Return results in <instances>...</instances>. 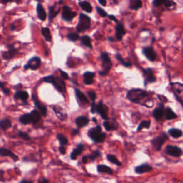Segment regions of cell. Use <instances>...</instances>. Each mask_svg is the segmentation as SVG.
Listing matches in <instances>:
<instances>
[{"label": "cell", "mask_w": 183, "mask_h": 183, "mask_svg": "<svg viewBox=\"0 0 183 183\" xmlns=\"http://www.w3.org/2000/svg\"><path fill=\"white\" fill-rule=\"evenodd\" d=\"M127 98L133 103L145 106V103L150 100V94L144 90L133 89L127 92Z\"/></svg>", "instance_id": "6da1fadb"}, {"label": "cell", "mask_w": 183, "mask_h": 183, "mask_svg": "<svg viewBox=\"0 0 183 183\" xmlns=\"http://www.w3.org/2000/svg\"><path fill=\"white\" fill-rule=\"evenodd\" d=\"M43 80L47 83H50L53 85L56 90H57L61 94L65 95L66 92V85L64 80H62L58 77L54 75H49L44 77Z\"/></svg>", "instance_id": "7a4b0ae2"}, {"label": "cell", "mask_w": 183, "mask_h": 183, "mask_svg": "<svg viewBox=\"0 0 183 183\" xmlns=\"http://www.w3.org/2000/svg\"><path fill=\"white\" fill-rule=\"evenodd\" d=\"M87 135L95 143H102L106 138V134L102 132V127L99 125L89 130Z\"/></svg>", "instance_id": "3957f363"}, {"label": "cell", "mask_w": 183, "mask_h": 183, "mask_svg": "<svg viewBox=\"0 0 183 183\" xmlns=\"http://www.w3.org/2000/svg\"><path fill=\"white\" fill-rule=\"evenodd\" d=\"M41 119L40 113L37 110H34L30 113L25 114L21 116L19 118V122L22 125H29V124H37L39 122Z\"/></svg>", "instance_id": "277c9868"}, {"label": "cell", "mask_w": 183, "mask_h": 183, "mask_svg": "<svg viewBox=\"0 0 183 183\" xmlns=\"http://www.w3.org/2000/svg\"><path fill=\"white\" fill-rule=\"evenodd\" d=\"M100 59L102 63V71L99 72V74L101 76H105L110 72L111 68H112V61H111V59L107 52L101 53Z\"/></svg>", "instance_id": "5b68a950"}, {"label": "cell", "mask_w": 183, "mask_h": 183, "mask_svg": "<svg viewBox=\"0 0 183 183\" xmlns=\"http://www.w3.org/2000/svg\"><path fill=\"white\" fill-rule=\"evenodd\" d=\"M91 19L86 14L81 13L79 17V22L76 27V29L78 32L86 31L90 28Z\"/></svg>", "instance_id": "8992f818"}, {"label": "cell", "mask_w": 183, "mask_h": 183, "mask_svg": "<svg viewBox=\"0 0 183 183\" xmlns=\"http://www.w3.org/2000/svg\"><path fill=\"white\" fill-rule=\"evenodd\" d=\"M168 139V136L166 133L162 132L160 135H158L157 137L154 138L152 140V145L154 147V149L157 151H160L161 150L162 145L165 144V141Z\"/></svg>", "instance_id": "52a82bcc"}, {"label": "cell", "mask_w": 183, "mask_h": 183, "mask_svg": "<svg viewBox=\"0 0 183 183\" xmlns=\"http://www.w3.org/2000/svg\"><path fill=\"white\" fill-rule=\"evenodd\" d=\"M143 77L145 79V85L147 86V84L153 83L156 81V77L154 75V72H153L152 68H147L143 69L142 70Z\"/></svg>", "instance_id": "ba28073f"}, {"label": "cell", "mask_w": 183, "mask_h": 183, "mask_svg": "<svg viewBox=\"0 0 183 183\" xmlns=\"http://www.w3.org/2000/svg\"><path fill=\"white\" fill-rule=\"evenodd\" d=\"M108 111L109 108L104 105L102 100H100L97 105L96 104V113H98L101 116L103 120H108Z\"/></svg>", "instance_id": "9c48e42d"}, {"label": "cell", "mask_w": 183, "mask_h": 183, "mask_svg": "<svg viewBox=\"0 0 183 183\" xmlns=\"http://www.w3.org/2000/svg\"><path fill=\"white\" fill-rule=\"evenodd\" d=\"M41 65V59L39 57H33L28 61L27 65H24L25 70H36L39 68Z\"/></svg>", "instance_id": "30bf717a"}, {"label": "cell", "mask_w": 183, "mask_h": 183, "mask_svg": "<svg viewBox=\"0 0 183 183\" xmlns=\"http://www.w3.org/2000/svg\"><path fill=\"white\" fill-rule=\"evenodd\" d=\"M76 12L72 11L70 7L65 6L62 9V18L66 22H71L76 17Z\"/></svg>", "instance_id": "8fae6325"}, {"label": "cell", "mask_w": 183, "mask_h": 183, "mask_svg": "<svg viewBox=\"0 0 183 183\" xmlns=\"http://www.w3.org/2000/svg\"><path fill=\"white\" fill-rule=\"evenodd\" d=\"M165 152H166L167 155L175 157H180L182 154L181 148L174 145H167L166 148H165Z\"/></svg>", "instance_id": "7c38bea8"}, {"label": "cell", "mask_w": 183, "mask_h": 183, "mask_svg": "<svg viewBox=\"0 0 183 183\" xmlns=\"http://www.w3.org/2000/svg\"><path fill=\"white\" fill-rule=\"evenodd\" d=\"M142 53L150 62H154L156 59L157 54L152 47H145L142 49Z\"/></svg>", "instance_id": "4fadbf2b"}, {"label": "cell", "mask_w": 183, "mask_h": 183, "mask_svg": "<svg viewBox=\"0 0 183 183\" xmlns=\"http://www.w3.org/2000/svg\"><path fill=\"white\" fill-rule=\"evenodd\" d=\"M75 96L77 98V100L78 101V102L80 105H87L89 104V101L87 99L86 96L82 93V92H81L78 89L75 88Z\"/></svg>", "instance_id": "5bb4252c"}, {"label": "cell", "mask_w": 183, "mask_h": 183, "mask_svg": "<svg viewBox=\"0 0 183 183\" xmlns=\"http://www.w3.org/2000/svg\"><path fill=\"white\" fill-rule=\"evenodd\" d=\"M152 170V167L148 164H142L135 168V172L137 174H143V173L150 172Z\"/></svg>", "instance_id": "9a60e30c"}, {"label": "cell", "mask_w": 183, "mask_h": 183, "mask_svg": "<svg viewBox=\"0 0 183 183\" xmlns=\"http://www.w3.org/2000/svg\"><path fill=\"white\" fill-rule=\"evenodd\" d=\"M115 32H116V37H117V40L121 41L126 34V31L125 29V27L123 26L122 24L117 23V26L115 27Z\"/></svg>", "instance_id": "2e32d148"}, {"label": "cell", "mask_w": 183, "mask_h": 183, "mask_svg": "<svg viewBox=\"0 0 183 183\" xmlns=\"http://www.w3.org/2000/svg\"><path fill=\"white\" fill-rule=\"evenodd\" d=\"M53 110L56 114L57 117L59 120L63 121L67 117V113L65 110L60 107H59V106H54Z\"/></svg>", "instance_id": "e0dca14e"}, {"label": "cell", "mask_w": 183, "mask_h": 183, "mask_svg": "<svg viewBox=\"0 0 183 183\" xmlns=\"http://www.w3.org/2000/svg\"><path fill=\"white\" fill-rule=\"evenodd\" d=\"M153 117L157 121H159L161 120L164 116V105H160L159 107L155 109L153 111Z\"/></svg>", "instance_id": "ac0fdd59"}, {"label": "cell", "mask_w": 183, "mask_h": 183, "mask_svg": "<svg viewBox=\"0 0 183 183\" xmlns=\"http://www.w3.org/2000/svg\"><path fill=\"white\" fill-rule=\"evenodd\" d=\"M90 122V120L88 117H85V116H80L77 117L75 120V124L79 128H82L87 125Z\"/></svg>", "instance_id": "d6986e66"}, {"label": "cell", "mask_w": 183, "mask_h": 183, "mask_svg": "<svg viewBox=\"0 0 183 183\" xmlns=\"http://www.w3.org/2000/svg\"><path fill=\"white\" fill-rule=\"evenodd\" d=\"M32 97H33V101L34 102V105H35V107L37 108L38 110L40 111V113H41L42 115L46 116V115H47V107H46V106L42 105L41 102H39V101L37 100V97L34 95H32Z\"/></svg>", "instance_id": "ffe728a7"}, {"label": "cell", "mask_w": 183, "mask_h": 183, "mask_svg": "<svg viewBox=\"0 0 183 183\" xmlns=\"http://www.w3.org/2000/svg\"><path fill=\"white\" fill-rule=\"evenodd\" d=\"M0 155L3 157H9L14 161H17L19 160V157L15 154H14L12 151L9 150L6 148H0Z\"/></svg>", "instance_id": "44dd1931"}, {"label": "cell", "mask_w": 183, "mask_h": 183, "mask_svg": "<svg viewBox=\"0 0 183 183\" xmlns=\"http://www.w3.org/2000/svg\"><path fill=\"white\" fill-rule=\"evenodd\" d=\"M95 73L92 72H86L84 73V83L86 85H90L94 82V77H95Z\"/></svg>", "instance_id": "7402d4cb"}, {"label": "cell", "mask_w": 183, "mask_h": 183, "mask_svg": "<svg viewBox=\"0 0 183 183\" xmlns=\"http://www.w3.org/2000/svg\"><path fill=\"white\" fill-rule=\"evenodd\" d=\"M84 148H85V147H84V145L82 144V143H79L77 146V147L71 153V155H70L71 159L74 160H76L77 157L79 155H80L81 153L83 152Z\"/></svg>", "instance_id": "603a6c76"}, {"label": "cell", "mask_w": 183, "mask_h": 183, "mask_svg": "<svg viewBox=\"0 0 183 183\" xmlns=\"http://www.w3.org/2000/svg\"><path fill=\"white\" fill-rule=\"evenodd\" d=\"M37 15L39 19L42 21H44L46 19L47 14L46 12L44 10V7L40 3H39L37 6Z\"/></svg>", "instance_id": "cb8c5ba5"}, {"label": "cell", "mask_w": 183, "mask_h": 183, "mask_svg": "<svg viewBox=\"0 0 183 183\" xmlns=\"http://www.w3.org/2000/svg\"><path fill=\"white\" fill-rule=\"evenodd\" d=\"M14 97L25 102L29 98V94L26 91H17L14 95Z\"/></svg>", "instance_id": "d4e9b609"}, {"label": "cell", "mask_w": 183, "mask_h": 183, "mask_svg": "<svg viewBox=\"0 0 183 183\" xmlns=\"http://www.w3.org/2000/svg\"><path fill=\"white\" fill-rule=\"evenodd\" d=\"M164 115L165 116V119L167 120H172L177 117L176 114L173 112L172 109L170 107H167L165 110H164Z\"/></svg>", "instance_id": "484cf974"}, {"label": "cell", "mask_w": 183, "mask_h": 183, "mask_svg": "<svg viewBox=\"0 0 183 183\" xmlns=\"http://www.w3.org/2000/svg\"><path fill=\"white\" fill-rule=\"evenodd\" d=\"M17 52V50L16 49H14L13 47L9 46V51L6 52H4L3 54H2V56H3V57L4 59H9L13 57L15 55Z\"/></svg>", "instance_id": "4316f807"}, {"label": "cell", "mask_w": 183, "mask_h": 183, "mask_svg": "<svg viewBox=\"0 0 183 183\" xmlns=\"http://www.w3.org/2000/svg\"><path fill=\"white\" fill-rule=\"evenodd\" d=\"M79 5L84 11L87 12V13H91L92 11V7L90 2L87 1H81L79 3Z\"/></svg>", "instance_id": "83f0119b"}, {"label": "cell", "mask_w": 183, "mask_h": 183, "mask_svg": "<svg viewBox=\"0 0 183 183\" xmlns=\"http://www.w3.org/2000/svg\"><path fill=\"white\" fill-rule=\"evenodd\" d=\"M81 40V43L82 45L85 46L86 47H87L89 49H92V41H91V38L90 37L87 35H85L82 36L80 38Z\"/></svg>", "instance_id": "f1b7e54d"}, {"label": "cell", "mask_w": 183, "mask_h": 183, "mask_svg": "<svg viewBox=\"0 0 183 183\" xmlns=\"http://www.w3.org/2000/svg\"><path fill=\"white\" fill-rule=\"evenodd\" d=\"M97 172L100 173H106V174H110V175H112L113 173L112 170L105 165H99L97 166Z\"/></svg>", "instance_id": "f546056e"}, {"label": "cell", "mask_w": 183, "mask_h": 183, "mask_svg": "<svg viewBox=\"0 0 183 183\" xmlns=\"http://www.w3.org/2000/svg\"><path fill=\"white\" fill-rule=\"evenodd\" d=\"M168 133L170 136L174 138H179L182 135V132L181 130L177 129V128H172L168 130Z\"/></svg>", "instance_id": "4dcf8cb0"}, {"label": "cell", "mask_w": 183, "mask_h": 183, "mask_svg": "<svg viewBox=\"0 0 183 183\" xmlns=\"http://www.w3.org/2000/svg\"><path fill=\"white\" fill-rule=\"evenodd\" d=\"M11 126L12 122L9 119H3V120L0 121V128L2 130H7L9 127H11Z\"/></svg>", "instance_id": "1f68e13d"}, {"label": "cell", "mask_w": 183, "mask_h": 183, "mask_svg": "<svg viewBox=\"0 0 183 183\" xmlns=\"http://www.w3.org/2000/svg\"><path fill=\"white\" fill-rule=\"evenodd\" d=\"M49 22H51L52 21V19L54 18V17L57 15V14L59 12V9H56L55 6H52L49 7Z\"/></svg>", "instance_id": "d6a6232c"}, {"label": "cell", "mask_w": 183, "mask_h": 183, "mask_svg": "<svg viewBox=\"0 0 183 183\" xmlns=\"http://www.w3.org/2000/svg\"><path fill=\"white\" fill-rule=\"evenodd\" d=\"M170 85H171L172 88L173 93H182V85L180 83L175 82V83H170Z\"/></svg>", "instance_id": "836d02e7"}, {"label": "cell", "mask_w": 183, "mask_h": 183, "mask_svg": "<svg viewBox=\"0 0 183 183\" xmlns=\"http://www.w3.org/2000/svg\"><path fill=\"white\" fill-rule=\"evenodd\" d=\"M42 34L43 37L45 39L46 41L47 42H51L52 40V35L50 33V30L47 27H43L41 30Z\"/></svg>", "instance_id": "e575fe53"}, {"label": "cell", "mask_w": 183, "mask_h": 183, "mask_svg": "<svg viewBox=\"0 0 183 183\" xmlns=\"http://www.w3.org/2000/svg\"><path fill=\"white\" fill-rule=\"evenodd\" d=\"M151 121L150 120H143L140 122V124L138 125V127L137 129V132H140V130L143 129H149L150 127Z\"/></svg>", "instance_id": "d590c367"}, {"label": "cell", "mask_w": 183, "mask_h": 183, "mask_svg": "<svg viewBox=\"0 0 183 183\" xmlns=\"http://www.w3.org/2000/svg\"><path fill=\"white\" fill-rule=\"evenodd\" d=\"M142 7V0H135L132 2V3L130 4V8L132 10H138Z\"/></svg>", "instance_id": "8d00e7d4"}, {"label": "cell", "mask_w": 183, "mask_h": 183, "mask_svg": "<svg viewBox=\"0 0 183 183\" xmlns=\"http://www.w3.org/2000/svg\"><path fill=\"white\" fill-rule=\"evenodd\" d=\"M57 139L59 140V143H60V145L65 146L68 145L69 142L67 138L63 134H62V133H59V134L57 135Z\"/></svg>", "instance_id": "74e56055"}, {"label": "cell", "mask_w": 183, "mask_h": 183, "mask_svg": "<svg viewBox=\"0 0 183 183\" xmlns=\"http://www.w3.org/2000/svg\"><path fill=\"white\" fill-rule=\"evenodd\" d=\"M107 160H109V162H110L111 163H112V164H115L116 165H117V166H121V162L119 161L118 159L116 156L113 155H107Z\"/></svg>", "instance_id": "f35d334b"}, {"label": "cell", "mask_w": 183, "mask_h": 183, "mask_svg": "<svg viewBox=\"0 0 183 183\" xmlns=\"http://www.w3.org/2000/svg\"><path fill=\"white\" fill-rule=\"evenodd\" d=\"M115 57H117V59H118L119 62H120L121 64H122V65L123 66L126 67H130L132 66V63L130 62H126V61H125L124 59L122 58V55H121L120 54L117 53V54H116Z\"/></svg>", "instance_id": "ab89813d"}, {"label": "cell", "mask_w": 183, "mask_h": 183, "mask_svg": "<svg viewBox=\"0 0 183 183\" xmlns=\"http://www.w3.org/2000/svg\"><path fill=\"white\" fill-rule=\"evenodd\" d=\"M103 126L107 131H112L117 129V125L112 124V123L109 122V121H105L103 122Z\"/></svg>", "instance_id": "60d3db41"}, {"label": "cell", "mask_w": 183, "mask_h": 183, "mask_svg": "<svg viewBox=\"0 0 183 183\" xmlns=\"http://www.w3.org/2000/svg\"><path fill=\"white\" fill-rule=\"evenodd\" d=\"M100 155H101V152L98 150H96L95 151H93L90 155H87V157L88 159L91 160V161H95V160L97 159V158L100 157Z\"/></svg>", "instance_id": "b9f144b4"}, {"label": "cell", "mask_w": 183, "mask_h": 183, "mask_svg": "<svg viewBox=\"0 0 183 183\" xmlns=\"http://www.w3.org/2000/svg\"><path fill=\"white\" fill-rule=\"evenodd\" d=\"M67 37L69 40L71 42H76L80 39V36H79V34L77 33L72 32L69 33L67 35Z\"/></svg>", "instance_id": "7bdbcfd3"}, {"label": "cell", "mask_w": 183, "mask_h": 183, "mask_svg": "<svg viewBox=\"0 0 183 183\" xmlns=\"http://www.w3.org/2000/svg\"><path fill=\"white\" fill-rule=\"evenodd\" d=\"M96 10H97V13L100 14V15L102 17H105L107 16V12H106L105 10H104L103 9L100 8V7H96Z\"/></svg>", "instance_id": "ee69618b"}, {"label": "cell", "mask_w": 183, "mask_h": 183, "mask_svg": "<svg viewBox=\"0 0 183 183\" xmlns=\"http://www.w3.org/2000/svg\"><path fill=\"white\" fill-rule=\"evenodd\" d=\"M18 135H19V137H21V138H22V139H24L25 140H30V137H29V135L26 132H19Z\"/></svg>", "instance_id": "f6af8a7d"}, {"label": "cell", "mask_w": 183, "mask_h": 183, "mask_svg": "<svg viewBox=\"0 0 183 183\" xmlns=\"http://www.w3.org/2000/svg\"><path fill=\"white\" fill-rule=\"evenodd\" d=\"M87 95L89 96V97H90L92 100V102H95L96 99H97V95H96V93L95 92L93 91H89L87 92Z\"/></svg>", "instance_id": "bcb514c9"}, {"label": "cell", "mask_w": 183, "mask_h": 183, "mask_svg": "<svg viewBox=\"0 0 183 183\" xmlns=\"http://www.w3.org/2000/svg\"><path fill=\"white\" fill-rule=\"evenodd\" d=\"M165 0H153L152 4L155 7H160L164 4Z\"/></svg>", "instance_id": "7dc6e473"}, {"label": "cell", "mask_w": 183, "mask_h": 183, "mask_svg": "<svg viewBox=\"0 0 183 183\" xmlns=\"http://www.w3.org/2000/svg\"><path fill=\"white\" fill-rule=\"evenodd\" d=\"M59 72H60V74H61V76L63 77V80H68L69 75L65 72V71L62 70L61 69H59Z\"/></svg>", "instance_id": "c3c4849f"}, {"label": "cell", "mask_w": 183, "mask_h": 183, "mask_svg": "<svg viewBox=\"0 0 183 183\" xmlns=\"http://www.w3.org/2000/svg\"><path fill=\"white\" fill-rule=\"evenodd\" d=\"M173 3H174V2H173L172 0H165L164 4H165V6L166 7H170L172 6V4Z\"/></svg>", "instance_id": "681fc988"}, {"label": "cell", "mask_w": 183, "mask_h": 183, "mask_svg": "<svg viewBox=\"0 0 183 183\" xmlns=\"http://www.w3.org/2000/svg\"><path fill=\"white\" fill-rule=\"evenodd\" d=\"M91 112L92 114H95L96 113V104L95 102H92L91 105Z\"/></svg>", "instance_id": "f907efd6"}, {"label": "cell", "mask_w": 183, "mask_h": 183, "mask_svg": "<svg viewBox=\"0 0 183 183\" xmlns=\"http://www.w3.org/2000/svg\"><path fill=\"white\" fill-rule=\"evenodd\" d=\"M59 152H60L62 155H65V153H66V149H65V146L60 145V147H59Z\"/></svg>", "instance_id": "816d5d0a"}, {"label": "cell", "mask_w": 183, "mask_h": 183, "mask_svg": "<svg viewBox=\"0 0 183 183\" xmlns=\"http://www.w3.org/2000/svg\"><path fill=\"white\" fill-rule=\"evenodd\" d=\"M98 2L103 7H105L107 5V1H106V0H98Z\"/></svg>", "instance_id": "f5cc1de1"}, {"label": "cell", "mask_w": 183, "mask_h": 183, "mask_svg": "<svg viewBox=\"0 0 183 183\" xmlns=\"http://www.w3.org/2000/svg\"><path fill=\"white\" fill-rule=\"evenodd\" d=\"M109 18H110L111 20L115 22L116 23H118V20L117 19V18H116V17L114 15H109Z\"/></svg>", "instance_id": "db71d44e"}, {"label": "cell", "mask_w": 183, "mask_h": 183, "mask_svg": "<svg viewBox=\"0 0 183 183\" xmlns=\"http://www.w3.org/2000/svg\"><path fill=\"white\" fill-rule=\"evenodd\" d=\"M87 161H88L87 157V156H84L82 157V162L84 163V164H86V163L87 162Z\"/></svg>", "instance_id": "11a10c76"}, {"label": "cell", "mask_w": 183, "mask_h": 183, "mask_svg": "<svg viewBox=\"0 0 183 183\" xmlns=\"http://www.w3.org/2000/svg\"><path fill=\"white\" fill-rule=\"evenodd\" d=\"M12 0H0V2H2V3L5 4V3H7V2H12Z\"/></svg>", "instance_id": "9f6ffc18"}, {"label": "cell", "mask_w": 183, "mask_h": 183, "mask_svg": "<svg viewBox=\"0 0 183 183\" xmlns=\"http://www.w3.org/2000/svg\"><path fill=\"white\" fill-rule=\"evenodd\" d=\"M79 133V130H73V132H72V135H77V134H78Z\"/></svg>", "instance_id": "6f0895ef"}, {"label": "cell", "mask_w": 183, "mask_h": 183, "mask_svg": "<svg viewBox=\"0 0 183 183\" xmlns=\"http://www.w3.org/2000/svg\"><path fill=\"white\" fill-rule=\"evenodd\" d=\"M108 40L110 42H114V41H115V39H114V38L112 37H110L108 38Z\"/></svg>", "instance_id": "680465c9"}, {"label": "cell", "mask_w": 183, "mask_h": 183, "mask_svg": "<svg viewBox=\"0 0 183 183\" xmlns=\"http://www.w3.org/2000/svg\"><path fill=\"white\" fill-rule=\"evenodd\" d=\"M41 182H44V183H48L49 182V181L47 180H46V179H43L42 180V181H40Z\"/></svg>", "instance_id": "91938a15"}, {"label": "cell", "mask_w": 183, "mask_h": 183, "mask_svg": "<svg viewBox=\"0 0 183 183\" xmlns=\"http://www.w3.org/2000/svg\"><path fill=\"white\" fill-rule=\"evenodd\" d=\"M62 1H63V0H59V4L62 3Z\"/></svg>", "instance_id": "94428289"}, {"label": "cell", "mask_w": 183, "mask_h": 183, "mask_svg": "<svg viewBox=\"0 0 183 183\" xmlns=\"http://www.w3.org/2000/svg\"><path fill=\"white\" fill-rule=\"evenodd\" d=\"M92 120H93V121H94V122H96V119H95V117H94V118L92 119Z\"/></svg>", "instance_id": "6125c7cd"}, {"label": "cell", "mask_w": 183, "mask_h": 183, "mask_svg": "<svg viewBox=\"0 0 183 183\" xmlns=\"http://www.w3.org/2000/svg\"><path fill=\"white\" fill-rule=\"evenodd\" d=\"M38 1H40V0H38Z\"/></svg>", "instance_id": "be15d7a7"}]
</instances>
